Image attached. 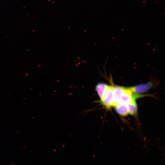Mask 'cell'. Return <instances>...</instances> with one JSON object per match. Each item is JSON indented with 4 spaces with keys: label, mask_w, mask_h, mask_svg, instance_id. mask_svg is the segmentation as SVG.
Wrapping results in <instances>:
<instances>
[{
    "label": "cell",
    "mask_w": 165,
    "mask_h": 165,
    "mask_svg": "<svg viewBox=\"0 0 165 165\" xmlns=\"http://www.w3.org/2000/svg\"><path fill=\"white\" fill-rule=\"evenodd\" d=\"M153 85L152 81L129 87L130 90L134 93L140 94L147 92Z\"/></svg>",
    "instance_id": "2"
},
{
    "label": "cell",
    "mask_w": 165,
    "mask_h": 165,
    "mask_svg": "<svg viewBox=\"0 0 165 165\" xmlns=\"http://www.w3.org/2000/svg\"><path fill=\"white\" fill-rule=\"evenodd\" d=\"M115 102L114 87L109 86L102 98L99 102L107 109H109L114 106Z\"/></svg>",
    "instance_id": "1"
},
{
    "label": "cell",
    "mask_w": 165,
    "mask_h": 165,
    "mask_svg": "<svg viewBox=\"0 0 165 165\" xmlns=\"http://www.w3.org/2000/svg\"><path fill=\"white\" fill-rule=\"evenodd\" d=\"M114 107L117 113L121 116H126L129 114L128 108L126 104H119Z\"/></svg>",
    "instance_id": "3"
},
{
    "label": "cell",
    "mask_w": 165,
    "mask_h": 165,
    "mask_svg": "<svg viewBox=\"0 0 165 165\" xmlns=\"http://www.w3.org/2000/svg\"><path fill=\"white\" fill-rule=\"evenodd\" d=\"M127 105L129 114L132 115H136L138 111V107L135 100L132 101Z\"/></svg>",
    "instance_id": "5"
},
{
    "label": "cell",
    "mask_w": 165,
    "mask_h": 165,
    "mask_svg": "<svg viewBox=\"0 0 165 165\" xmlns=\"http://www.w3.org/2000/svg\"><path fill=\"white\" fill-rule=\"evenodd\" d=\"M108 86V85L103 82H98L96 85L95 90L98 95L100 100L103 97Z\"/></svg>",
    "instance_id": "4"
}]
</instances>
